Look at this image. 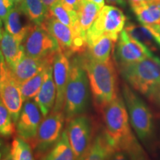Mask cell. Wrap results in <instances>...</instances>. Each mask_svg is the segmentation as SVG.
<instances>
[{
  "instance_id": "cell-8",
  "label": "cell",
  "mask_w": 160,
  "mask_h": 160,
  "mask_svg": "<svg viewBox=\"0 0 160 160\" xmlns=\"http://www.w3.org/2000/svg\"><path fill=\"white\" fill-rule=\"evenodd\" d=\"M123 11L113 5H105L100 10L99 15L86 33V41L101 35H106L117 42L119 36L126 25Z\"/></svg>"
},
{
  "instance_id": "cell-29",
  "label": "cell",
  "mask_w": 160,
  "mask_h": 160,
  "mask_svg": "<svg viewBox=\"0 0 160 160\" xmlns=\"http://www.w3.org/2000/svg\"><path fill=\"white\" fill-rule=\"evenodd\" d=\"M15 131L14 122L0 98V135L5 137H11L14 134Z\"/></svg>"
},
{
  "instance_id": "cell-1",
  "label": "cell",
  "mask_w": 160,
  "mask_h": 160,
  "mask_svg": "<svg viewBox=\"0 0 160 160\" xmlns=\"http://www.w3.org/2000/svg\"><path fill=\"white\" fill-rule=\"evenodd\" d=\"M87 73L95 108L101 113L104 108L119 95L118 73L113 57L101 62L92 59L85 53L79 54Z\"/></svg>"
},
{
  "instance_id": "cell-11",
  "label": "cell",
  "mask_w": 160,
  "mask_h": 160,
  "mask_svg": "<svg viewBox=\"0 0 160 160\" xmlns=\"http://www.w3.org/2000/svg\"><path fill=\"white\" fill-rule=\"evenodd\" d=\"M153 55L151 51L132 38L125 29L120 33L115 51V62L117 67L137 62Z\"/></svg>"
},
{
  "instance_id": "cell-3",
  "label": "cell",
  "mask_w": 160,
  "mask_h": 160,
  "mask_svg": "<svg viewBox=\"0 0 160 160\" xmlns=\"http://www.w3.org/2000/svg\"><path fill=\"white\" fill-rule=\"evenodd\" d=\"M101 114L105 126L103 131L110 145L115 151H125L134 134L130 127L128 113L123 98L118 95L104 108Z\"/></svg>"
},
{
  "instance_id": "cell-42",
  "label": "cell",
  "mask_w": 160,
  "mask_h": 160,
  "mask_svg": "<svg viewBox=\"0 0 160 160\" xmlns=\"http://www.w3.org/2000/svg\"><path fill=\"white\" fill-rule=\"evenodd\" d=\"M13 2H14L15 5H19V4L22 1V0H13Z\"/></svg>"
},
{
  "instance_id": "cell-43",
  "label": "cell",
  "mask_w": 160,
  "mask_h": 160,
  "mask_svg": "<svg viewBox=\"0 0 160 160\" xmlns=\"http://www.w3.org/2000/svg\"><path fill=\"white\" fill-rule=\"evenodd\" d=\"M157 145L158 148H160V134H159V139H158L157 142Z\"/></svg>"
},
{
  "instance_id": "cell-31",
  "label": "cell",
  "mask_w": 160,
  "mask_h": 160,
  "mask_svg": "<svg viewBox=\"0 0 160 160\" xmlns=\"http://www.w3.org/2000/svg\"><path fill=\"white\" fill-rule=\"evenodd\" d=\"M147 98L153 109L155 108V111L153 112V114L155 113L156 117L160 119V84L149 93Z\"/></svg>"
},
{
  "instance_id": "cell-2",
  "label": "cell",
  "mask_w": 160,
  "mask_h": 160,
  "mask_svg": "<svg viewBox=\"0 0 160 160\" xmlns=\"http://www.w3.org/2000/svg\"><path fill=\"white\" fill-rule=\"evenodd\" d=\"M90 99V86L87 73L77 54L71 62L70 72L65 93L63 113L68 122L77 116L84 114Z\"/></svg>"
},
{
  "instance_id": "cell-26",
  "label": "cell",
  "mask_w": 160,
  "mask_h": 160,
  "mask_svg": "<svg viewBox=\"0 0 160 160\" xmlns=\"http://www.w3.org/2000/svg\"><path fill=\"white\" fill-rule=\"evenodd\" d=\"M48 14L71 28L77 25V12L66 8L61 0H58L50 8Z\"/></svg>"
},
{
  "instance_id": "cell-32",
  "label": "cell",
  "mask_w": 160,
  "mask_h": 160,
  "mask_svg": "<svg viewBox=\"0 0 160 160\" xmlns=\"http://www.w3.org/2000/svg\"><path fill=\"white\" fill-rule=\"evenodd\" d=\"M11 77H12L11 68L6 62L2 53L0 51V85Z\"/></svg>"
},
{
  "instance_id": "cell-14",
  "label": "cell",
  "mask_w": 160,
  "mask_h": 160,
  "mask_svg": "<svg viewBox=\"0 0 160 160\" xmlns=\"http://www.w3.org/2000/svg\"><path fill=\"white\" fill-rule=\"evenodd\" d=\"M0 98L16 123L19 119L24 102L19 84L13 79V75L0 85Z\"/></svg>"
},
{
  "instance_id": "cell-4",
  "label": "cell",
  "mask_w": 160,
  "mask_h": 160,
  "mask_svg": "<svg viewBox=\"0 0 160 160\" xmlns=\"http://www.w3.org/2000/svg\"><path fill=\"white\" fill-rule=\"evenodd\" d=\"M117 68L125 82L146 97L160 84V58L154 55Z\"/></svg>"
},
{
  "instance_id": "cell-40",
  "label": "cell",
  "mask_w": 160,
  "mask_h": 160,
  "mask_svg": "<svg viewBox=\"0 0 160 160\" xmlns=\"http://www.w3.org/2000/svg\"><path fill=\"white\" fill-rule=\"evenodd\" d=\"M2 160H14V159H13V157H12V155L11 154V153H7V155H6V157H5V158Z\"/></svg>"
},
{
  "instance_id": "cell-5",
  "label": "cell",
  "mask_w": 160,
  "mask_h": 160,
  "mask_svg": "<svg viewBox=\"0 0 160 160\" xmlns=\"http://www.w3.org/2000/svg\"><path fill=\"white\" fill-rule=\"evenodd\" d=\"M122 93L132 128L143 142H150L154 133L153 111L126 82L122 85Z\"/></svg>"
},
{
  "instance_id": "cell-27",
  "label": "cell",
  "mask_w": 160,
  "mask_h": 160,
  "mask_svg": "<svg viewBox=\"0 0 160 160\" xmlns=\"http://www.w3.org/2000/svg\"><path fill=\"white\" fill-rule=\"evenodd\" d=\"M47 68L40 71L39 73L25 82L20 84V91H21L23 102L33 99L38 94L45 79Z\"/></svg>"
},
{
  "instance_id": "cell-34",
  "label": "cell",
  "mask_w": 160,
  "mask_h": 160,
  "mask_svg": "<svg viewBox=\"0 0 160 160\" xmlns=\"http://www.w3.org/2000/svg\"><path fill=\"white\" fill-rule=\"evenodd\" d=\"M61 1L66 8L77 12L82 3V0H61Z\"/></svg>"
},
{
  "instance_id": "cell-30",
  "label": "cell",
  "mask_w": 160,
  "mask_h": 160,
  "mask_svg": "<svg viewBox=\"0 0 160 160\" xmlns=\"http://www.w3.org/2000/svg\"><path fill=\"white\" fill-rule=\"evenodd\" d=\"M125 151L128 153L131 160H150L148 156L139 142L135 135L132 138L126 148Z\"/></svg>"
},
{
  "instance_id": "cell-44",
  "label": "cell",
  "mask_w": 160,
  "mask_h": 160,
  "mask_svg": "<svg viewBox=\"0 0 160 160\" xmlns=\"http://www.w3.org/2000/svg\"><path fill=\"white\" fill-rule=\"evenodd\" d=\"M0 147H1V142H0ZM1 157H2V154L1 153H0V160H1Z\"/></svg>"
},
{
  "instance_id": "cell-18",
  "label": "cell",
  "mask_w": 160,
  "mask_h": 160,
  "mask_svg": "<svg viewBox=\"0 0 160 160\" xmlns=\"http://www.w3.org/2000/svg\"><path fill=\"white\" fill-rule=\"evenodd\" d=\"M0 51L11 69L25 55L23 43L6 31L2 32V37L0 42Z\"/></svg>"
},
{
  "instance_id": "cell-16",
  "label": "cell",
  "mask_w": 160,
  "mask_h": 160,
  "mask_svg": "<svg viewBox=\"0 0 160 160\" xmlns=\"http://www.w3.org/2000/svg\"><path fill=\"white\" fill-rule=\"evenodd\" d=\"M56 86L53 77L52 65L47 68L46 75L39 93L33 98L44 117L48 116L53 108L56 101Z\"/></svg>"
},
{
  "instance_id": "cell-6",
  "label": "cell",
  "mask_w": 160,
  "mask_h": 160,
  "mask_svg": "<svg viewBox=\"0 0 160 160\" xmlns=\"http://www.w3.org/2000/svg\"><path fill=\"white\" fill-rule=\"evenodd\" d=\"M66 128L69 143L76 160H83L88 153L95 137L94 120L89 116L81 114L68 122Z\"/></svg>"
},
{
  "instance_id": "cell-28",
  "label": "cell",
  "mask_w": 160,
  "mask_h": 160,
  "mask_svg": "<svg viewBox=\"0 0 160 160\" xmlns=\"http://www.w3.org/2000/svg\"><path fill=\"white\" fill-rule=\"evenodd\" d=\"M10 153L14 160H36L28 142L19 137L13 139Z\"/></svg>"
},
{
  "instance_id": "cell-19",
  "label": "cell",
  "mask_w": 160,
  "mask_h": 160,
  "mask_svg": "<svg viewBox=\"0 0 160 160\" xmlns=\"http://www.w3.org/2000/svg\"><path fill=\"white\" fill-rule=\"evenodd\" d=\"M131 9L141 25L160 24V1L131 4Z\"/></svg>"
},
{
  "instance_id": "cell-24",
  "label": "cell",
  "mask_w": 160,
  "mask_h": 160,
  "mask_svg": "<svg viewBox=\"0 0 160 160\" xmlns=\"http://www.w3.org/2000/svg\"><path fill=\"white\" fill-rule=\"evenodd\" d=\"M125 30L132 38L143 44L150 51H157L159 48L154 35L148 25L128 22L125 25Z\"/></svg>"
},
{
  "instance_id": "cell-13",
  "label": "cell",
  "mask_w": 160,
  "mask_h": 160,
  "mask_svg": "<svg viewBox=\"0 0 160 160\" xmlns=\"http://www.w3.org/2000/svg\"><path fill=\"white\" fill-rule=\"evenodd\" d=\"M68 58L61 51H58L53 57L52 68L57 95L52 111H63L65 89L68 80L71 65Z\"/></svg>"
},
{
  "instance_id": "cell-12",
  "label": "cell",
  "mask_w": 160,
  "mask_h": 160,
  "mask_svg": "<svg viewBox=\"0 0 160 160\" xmlns=\"http://www.w3.org/2000/svg\"><path fill=\"white\" fill-rule=\"evenodd\" d=\"M24 102L16 126L18 137L29 142L37 134L42 114L34 101L30 99Z\"/></svg>"
},
{
  "instance_id": "cell-10",
  "label": "cell",
  "mask_w": 160,
  "mask_h": 160,
  "mask_svg": "<svg viewBox=\"0 0 160 160\" xmlns=\"http://www.w3.org/2000/svg\"><path fill=\"white\" fill-rule=\"evenodd\" d=\"M25 54L38 59L53 58L60 51L57 41L43 22L33 24L23 41Z\"/></svg>"
},
{
  "instance_id": "cell-21",
  "label": "cell",
  "mask_w": 160,
  "mask_h": 160,
  "mask_svg": "<svg viewBox=\"0 0 160 160\" xmlns=\"http://www.w3.org/2000/svg\"><path fill=\"white\" fill-rule=\"evenodd\" d=\"M101 8L91 2L82 0L79 10L77 11V22L75 28L79 30L86 35L88 30L91 27L99 15Z\"/></svg>"
},
{
  "instance_id": "cell-7",
  "label": "cell",
  "mask_w": 160,
  "mask_h": 160,
  "mask_svg": "<svg viewBox=\"0 0 160 160\" xmlns=\"http://www.w3.org/2000/svg\"><path fill=\"white\" fill-rule=\"evenodd\" d=\"M43 24L57 41L60 51L68 57L73 54H82L86 51V35L78 30L64 25L48 14Z\"/></svg>"
},
{
  "instance_id": "cell-39",
  "label": "cell",
  "mask_w": 160,
  "mask_h": 160,
  "mask_svg": "<svg viewBox=\"0 0 160 160\" xmlns=\"http://www.w3.org/2000/svg\"><path fill=\"white\" fill-rule=\"evenodd\" d=\"M86 1H88L94 3L96 5L99 6V8H101L105 6V0H86Z\"/></svg>"
},
{
  "instance_id": "cell-36",
  "label": "cell",
  "mask_w": 160,
  "mask_h": 160,
  "mask_svg": "<svg viewBox=\"0 0 160 160\" xmlns=\"http://www.w3.org/2000/svg\"><path fill=\"white\" fill-rule=\"evenodd\" d=\"M110 5H118L121 7H125L126 5L125 0H105Z\"/></svg>"
},
{
  "instance_id": "cell-41",
  "label": "cell",
  "mask_w": 160,
  "mask_h": 160,
  "mask_svg": "<svg viewBox=\"0 0 160 160\" xmlns=\"http://www.w3.org/2000/svg\"><path fill=\"white\" fill-rule=\"evenodd\" d=\"M2 37V23L0 22V42H1Z\"/></svg>"
},
{
  "instance_id": "cell-23",
  "label": "cell",
  "mask_w": 160,
  "mask_h": 160,
  "mask_svg": "<svg viewBox=\"0 0 160 160\" xmlns=\"http://www.w3.org/2000/svg\"><path fill=\"white\" fill-rule=\"evenodd\" d=\"M41 160H76L66 130L62 131L57 143L41 157Z\"/></svg>"
},
{
  "instance_id": "cell-17",
  "label": "cell",
  "mask_w": 160,
  "mask_h": 160,
  "mask_svg": "<svg viewBox=\"0 0 160 160\" xmlns=\"http://www.w3.org/2000/svg\"><path fill=\"white\" fill-rule=\"evenodd\" d=\"M116 42L106 35H101L87 42L85 53L92 59L97 62L108 61L111 58Z\"/></svg>"
},
{
  "instance_id": "cell-25",
  "label": "cell",
  "mask_w": 160,
  "mask_h": 160,
  "mask_svg": "<svg viewBox=\"0 0 160 160\" xmlns=\"http://www.w3.org/2000/svg\"><path fill=\"white\" fill-rule=\"evenodd\" d=\"M17 6L29 21L36 25L42 23L48 13L42 0H22Z\"/></svg>"
},
{
  "instance_id": "cell-38",
  "label": "cell",
  "mask_w": 160,
  "mask_h": 160,
  "mask_svg": "<svg viewBox=\"0 0 160 160\" xmlns=\"http://www.w3.org/2000/svg\"><path fill=\"white\" fill-rule=\"evenodd\" d=\"M57 1H58V0H42V2L45 7L47 8L48 10Z\"/></svg>"
},
{
  "instance_id": "cell-15",
  "label": "cell",
  "mask_w": 160,
  "mask_h": 160,
  "mask_svg": "<svg viewBox=\"0 0 160 160\" xmlns=\"http://www.w3.org/2000/svg\"><path fill=\"white\" fill-rule=\"evenodd\" d=\"M53 58L38 59L25 55L22 59L11 69L13 79L17 83L25 82L53 63Z\"/></svg>"
},
{
  "instance_id": "cell-9",
  "label": "cell",
  "mask_w": 160,
  "mask_h": 160,
  "mask_svg": "<svg viewBox=\"0 0 160 160\" xmlns=\"http://www.w3.org/2000/svg\"><path fill=\"white\" fill-rule=\"evenodd\" d=\"M65 121L63 111H51L41 122L35 137L29 142L38 157H42L57 143L63 131Z\"/></svg>"
},
{
  "instance_id": "cell-33",
  "label": "cell",
  "mask_w": 160,
  "mask_h": 160,
  "mask_svg": "<svg viewBox=\"0 0 160 160\" xmlns=\"http://www.w3.org/2000/svg\"><path fill=\"white\" fill-rule=\"evenodd\" d=\"M14 7L15 4L13 0H0V22L2 24Z\"/></svg>"
},
{
  "instance_id": "cell-22",
  "label": "cell",
  "mask_w": 160,
  "mask_h": 160,
  "mask_svg": "<svg viewBox=\"0 0 160 160\" xmlns=\"http://www.w3.org/2000/svg\"><path fill=\"white\" fill-rule=\"evenodd\" d=\"M115 150L108 141L103 130L95 136L88 153L83 160H111Z\"/></svg>"
},
{
  "instance_id": "cell-37",
  "label": "cell",
  "mask_w": 160,
  "mask_h": 160,
  "mask_svg": "<svg viewBox=\"0 0 160 160\" xmlns=\"http://www.w3.org/2000/svg\"><path fill=\"white\" fill-rule=\"evenodd\" d=\"M130 5L131 4H139L142 2H159L160 0H128Z\"/></svg>"
},
{
  "instance_id": "cell-20",
  "label": "cell",
  "mask_w": 160,
  "mask_h": 160,
  "mask_svg": "<svg viewBox=\"0 0 160 160\" xmlns=\"http://www.w3.org/2000/svg\"><path fill=\"white\" fill-rule=\"evenodd\" d=\"M22 14L23 13L19 8L17 5H15V7L12 9L8 17L4 20L3 23L5 31L23 43L24 39L32 25H24L22 21Z\"/></svg>"
},
{
  "instance_id": "cell-35",
  "label": "cell",
  "mask_w": 160,
  "mask_h": 160,
  "mask_svg": "<svg viewBox=\"0 0 160 160\" xmlns=\"http://www.w3.org/2000/svg\"><path fill=\"white\" fill-rule=\"evenodd\" d=\"M111 160H131L128 153L124 150H116L111 156Z\"/></svg>"
}]
</instances>
